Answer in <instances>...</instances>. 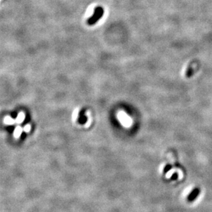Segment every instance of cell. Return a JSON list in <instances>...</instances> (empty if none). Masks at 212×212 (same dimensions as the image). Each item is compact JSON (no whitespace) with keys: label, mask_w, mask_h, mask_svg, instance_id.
<instances>
[{"label":"cell","mask_w":212,"mask_h":212,"mask_svg":"<svg viewBox=\"0 0 212 212\" xmlns=\"http://www.w3.org/2000/svg\"><path fill=\"white\" fill-rule=\"evenodd\" d=\"M4 124H7V125H13V124H14V123H15L16 121L11 116H6L4 117Z\"/></svg>","instance_id":"5b68a950"},{"label":"cell","mask_w":212,"mask_h":212,"mask_svg":"<svg viewBox=\"0 0 212 212\" xmlns=\"http://www.w3.org/2000/svg\"><path fill=\"white\" fill-rule=\"evenodd\" d=\"M30 129H31V126L30 125V124H26V125L24 127V131H25L26 132H29L30 131Z\"/></svg>","instance_id":"9c48e42d"},{"label":"cell","mask_w":212,"mask_h":212,"mask_svg":"<svg viewBox=\"0 0 212 212\" xmlns=\"http://www.w3.org/2000/svg\"><path fill=\"white\" fill-rule=\"evenodd\" d=\"M78 116V110L76 109V110L74 111V113H73V114H72V119H73V120L75 121L76 120V119H77Z\"/></svg>","instance_id":"ba28073f"},{"label":"cell","mask_w":212,"mask_h":212,"mask_svg":"<svg viewBox=\"0 0 212 212\" xmlns=\"http://www.w3.org/2000/svg\"><path fill=\"white\" fill-rule=\"evenodd\" d=\"M104 14V10L102 7H97L95 9V12L92 17L88 20V24L89 25L95 24L99 19L102 17Z\"/></svg>","instance_id":"7a4b0ae2"},{"label":"cell","mask_w":212,"mask_h":212,"mask_svg":"<svg viewBox=\"0 0 212 212\" xmlns=\"http://www.w3.org/2000/svg\"><path fill=\"white\" fill-rule=\"evenodd\" d=\"M200 193V190L199 189H194V190L192 191L191 193H190V194L189 195V197H188V200H190V201H192V200H194L195 199V198H196L197 196H198V194H199Z\"/></svg>","instance_id":"3957f363"},{"label":"cell","mask_w":212,"mask_h":212,"mask_svg":"<svg viewBox=\"0 0 212 212\" xmlns=\"http://www.w3.org/2000/svg\"><path fill=\"white\" fill-rule=\"evenodd\" d=\"M193 69L192 68V67H189L188 70H187L186 72V77L188 78H190L191 76H192V74H193Z\"/></svg>","instance_id":"52a82bcc"},{"label":"cell","mask_w":212,"mask_h":212,"mask_svg":"<svg viewBox=\"0 0 212 212\" xmlns=\"http://www.w3.org/2000/svg\"><path fill=\"white\" fill-rule=\"evenodd\" d=\"M117 118H118L120 123L122 124V126L126 127V128L130 127L132 123L131 118L124 111H120L118 113V114H117Z\"/></svg>","instance_id":"6da1fadb"},{"label":"cell","mask_w":212,"mask_h":212,"mask_svg":"<svg viewBox=\"0 0 212 212\" xmlns=\"http://www.w3.org/2000/svg\"><path fill=\"white\" fill-rule=\"evenodd\" d=\"M24 119H25V114L23 112L19 113L18 114L16 118L15 119L16 123V124L22 123V122L24 121Z\"/></svg>","instance_id":"8992f818"},{"label":"cell","mask_w":212,"mask_h":212,"mask_svg":"<svg viewBox=\"0 0 212 212\" xmlns=\"http://www.w3.org/2000/svg\"><path fill=\"white\" fill-rule=\"evenodd\" d=\"M23 131H24V128H22L21 126H16V128H14V132H13V135H14V138H16V139L19 138V137L21 136V133H22Z\"/></svg>","instance_id":"277c9868"},{"label":"cell","mask_w":212,"mask_h":212,"mask_svg":"<svg viewBox=\"0 0 212 212\" xmlns=\"http://www.w3.org/2000/svg\"><path fill=\"white\" fill-rule=\"evenodd\" d=\"M172 168V166H171V165H167V166H166V168H165V169H166V170H164V172H168V170H170V168Z\"/></svg>","instance_id":"7c38bea8"},{"label":"cell","mask_w":212,"mask_h":212,"mask_svg":"<svg viewBox=\"0 0 212 212\" xmlns=\"http://www.w3.org/2000/svg\"><path fill=\"white\" fill-rule=\"evenodd\" d=\"M177 178H178V174H177V173H174L173 175H172V176L171 177L172 180H176Z\"/></svg>","instance_id":"8fae6325"},{"label":"cell","mask_w":212,"mask_h":212,"mask_svg":"<svg viewBox=\"0 0 212 212\" xmlns=\"http://www.w3.org/2000/svg\"><path fill=\"white\" fill-rule=\"evenodd\" d=\"M91 122H92V118H91V117H89L88 121H87V122L85 124V127H89V126H90Z\"/></svg>","instance_id":"30bf717a"}]
</instances>
